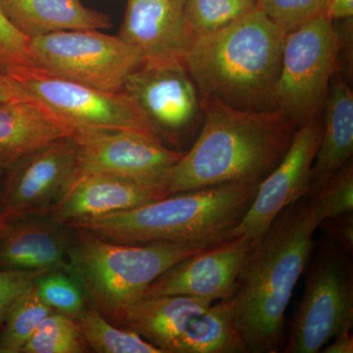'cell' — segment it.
<instances>
[{"instance_id":"obj_12","label":"cell","mask_w":353,"mask_h":353,"mask_svg":"<svg viewBox=\"0 0 353 353\" xmlns=\"http://www.w3.org/2000/svg\"><path fill=\"white\" fill-rule=\"evenodd\" d=\"M71 138L80 152V173L111 174L164 190L167 176L183 154L161 139L127 130L77 127Z\"/></svg>"},{"instance_id":"obj_1","label":"cell","mask_w":353,"mask_h":353,"mask_svg":"<svg viewBox=\"0 0 353 353\" xmlns=\"http://www.w3.org/2000/svg\"><path fill=\"white\" fill-rule=\"evenodd\" d=\"M308 197L285 208L250 248L226 299L248 353L283 350L285 313L313 252Z\"/></svg>"},{"instance_id":"obj_23","label":"cell","mask_w":353,"mask_h":353,"mask_svg":"<svg viewBox=\"0 0 353 353\" xmlns=\"http://www.w3.org/2000/svg\"><path fill=\"white\" fill-rule=\"evenodd\" d=\"M88 347L99 353H163L129 329L116 326L88 303L73 318Z\"/></svg>"},{"instance_id":"obj_24","label":"cell","mask_w":353,"mask_h":353,"mask_svg":"<svg viewBox=\"0 0 353 353\" xmlns=\"http://www.w3.org/2000/svg\"><path fill=\"white\" fill-rule=\"evenodd\" d=\"M52 311L32 284L14 304L0 328V353L22 352L39 325Z\"/></svg>"},{"instance_id":"obj_13","label":"cell","mask_w":353,"mask_h":353,"mask_svg":"<svg viewBox=\"0 0 353 353\" xmlns=\"http://www.w3.org/2000/svg\"><path fill=\"white\" fill-rule=\"evenodd\" d=\"M323 134L321 118L297 128L289 150L260 183L256 196L229 239L243 236L253 243L290 204L307 197L311 168Z\"/></svg>"},{"instance_id":"obj_15","label":"cell","mask_w":353,"mask_h":353,"mask_svg":"<svg viewBox=\"0 0 353 353\" xmlns=\"http://www.w3.org/2000/svg\"><path fill=\"white\" fill-rule=\"evenodd\" d=\"M118 36L143 60H183L194 41L185 0H128Z\"/></svg>"},{"instance_id":"obj_22","label":"cell","mask_w":353,"mask_h":353,"mask_svg":"<svg viewBox=\"0 0 353 353\" xmlns=\"http://www.w3.org/2000/svg\"><path fill=\"white\" fill-rule=\"evenodd\" d=\"M172 353H248L227 301H217L197 316Z\"/></svg>"},{"instance_id":"obj_7","label":"cell","mask_w":353,"mask_h":353,"mask_svg":"<svg viewBox=\"0 0 353 353\" xmlns=\"http://www.w3.org/2000/svg\"><path fill=\"white\" fill-rule=\"evenodd\" d=\"M352 257L323 234L305 273L303 299L283 352L317 353L353 322Z\"/></svg>"},{"instance_id":"obj_33","label":"cell","mask_w":353,"mask_h":353,"mask_svg":"<svg viewBox=\"0 0 353 353\" xmlns=\"http://www.w3.org/2000/svg\"><path fill=\"white\" fill-rule=\"evenodd\" d=\"M34 101H39L38 97L11 77L0 72V102Z\"/></svg>"},{"instance_id":"obj_35","label":"cell","mask_w":353,"mask_h":353,"mask_svg":"<svg viewBox=\"0 0 353 353\" xmlns=\"http://www.w3.org/2000/svg\"><path fill=\"white\" fill-rule=\"evenodd\" d=\"M329 16L334 21L352 19L353 0H332Z\"/></svg>"},{"instance_id":"obj_36","label":"cell","mask_w":353,"mask_h":353,"mask_svg":"<svg viewBox=\"0 0 353 353\" xmlns=\"http://www.w3.org/2000/svg\"><path fill=\"white\" fill-rule=\"evenodd\" d=\"M4 168L0 165V183H1L2 176H3Z\"/></svg>"},{"instance_id":"obj_9","label":"cell","mask_w":353,"mask_h":353,"mask_svg":"<svg viewBox=\"0 0 353 353\" xmlns=\"http://www.w3.org/2000/svg\"><path fill=\"white\" fill-rule=\"evenodd\" d=\"M80 173V152L71 137L57 139L4 169L0 183V229L50 215Z\"/></svg>"},{"instance_id":"obj_25","label":"cell","mask_w":353,"mask_h":353,"mask_svg":"<svg viewBox=\"0 0 353 353\" xmlns=\"http://www.w3.org/2000/svg\"><path fill=\"white\" fill-rule=\"evenodd\" d=\"M256 7V0H185V19L192 38L219 31Z\"/></svg>"},{"instance_id":"obj_3","label":"cell","mask_w":353,"mask_h":353,"mask_svg":"<svg viewBox=\"0 0 353 353\" xmlns=\"http://www.w3.org/2000/svg\"><path fill=\"white\" fill-rule=\"evenodd\" d=\"M285 37L255 7L219 31L194 39L183 62L203 101L243 111L276 110Z\"/></svg>"},{"instance_id":"obj_5","label":"cell","mask_w":353,"mask_h":353,"mask_svg":"<svg viewBox=\"0 0 353 353\" xmlns=\"http://www.w3.org/2000/svg\"><path fill=\"white\" fill-rule=\"evenodd\" d=\"M205 248L163 241L128 245L75 230L66 272L82 288L88 303L121 327L155 279Z\"/></svg>"},{"instance_id":"obj_26","label":"cell","mask_w":353,"mask_h":353,"mask_svg":"<svg viewBox=\"0 0 353 353\" xmlns=\"http://www.w3.org/2000/svg\"><path fill=\"white\" fill-rule=\"evenodd\" d=\"M87 350L73 319L52 311L41 322L21 353H83Z\"/></svg>"},{"instance_id":"obj_20","label":"cell","mask_w":353,"mask_h":353,"mask_svg":"<svg viewBox=\"0 0 353 353\" xmlns=\"http://www.w3.org/2000/svg\"><path fill=\"white\" fill-rule=\"evenodd\" d=\"M211 304L187 296L143 297L129 309L121 327L138 334L162 352L172 353L190 323Z\"/></svg>"},{"instance_id":"obj_21","label":"cell","mask_w":353,"mask_h":353,"mask_svg":"<svg viewBox=\"0 0 353 353\" xmlns=\"http://www.w3.org/2000/svg\"><path fill=\"white\" fill-rule=\"evenodd\" d=\"M0 8L28 38L69 30L111 27L108 15L88 8L82 0H0Z\"/></svg>"},{"instance_id":"obj_8","label":"cell","mask_w":353,"mask_h":353,"mask_svg":"<svg viewBox=\"0 0 353 353\" xmlns=\"http://www.w3.org/2000/svg\"><path fill=\"white\" fill-rule=\"evenodd\" d=\"M32 64L60 78L105 90H122L127 77L143 62L141 53L119 36L99 30H69L32 37Z\"/></svg>"},{"instance_id":"obj_17","label":"cell","mask_w":353,"mask_h":353,"mask_svg":"<svg viewBox=\"0 0 353 353\" xmlns=\"http://www.w3.org/2000/svg\"><path fill=\"white\" fill-rule=\"evenodd\" d=\"M168 196L163 188L99 172L80 173L50 215L62 224L129 210Z\"/></svg>"},{"instance_id":"obj_11","label":"cell","mask_w":353,"mask_h":353,"mask_svg":"<svg viewBox=\"0 0 353 353\" xmlns=\"http://www.w3.org/2000/svg\"><path fill=\"white\" fill-rule=\"evenodd\" d=\"M72 128L127 130L158 138L141 109L123 92H105L60 78L36 66L11 76Z\"/></svg>"},{"instance_id":"obj_30","label":"cell","mask_w":353,"mask_h":353,"mask_svg":"<svg viewBox=\"0 0 353 353\" xmlns=\"http://www.w3.org/2000/svg\"><path fill=\"white\" fill-rule=\"evenodd\" d=\"M30 38L21 34L0 8V72L9 77L34 66L29 53Z\"/></svg>"},{"instance_id":"obj_18","label":"cell","mask_w":353,"mask_h":353,"mask_svg":"<svg viewBox=\"0 0 353 353\" xmlns=\"http://www.w3.org/2000/svg\"><path fill=\"white\" fill-rule=\"evenodd\" d=\"M73 128L41 101L0 102V165L71 137Z\"/></svg>"},{"instance_id":"obj_34","label":"cell","mask_w":353,"mask_h":353,"mask_svg":"<svg viewBox=\"0 0 353 353\" xmlns=\"http://www.w3.org/2000/svg\"><path fill=\"white\" fill-rule=\"evenodd\" d=\"M352 325H347L345 328L341 330L332 340L333 343H327L322 348L323 353H352L353 352V336L352 334Z\"/></svg>"},{"instance_id":"obj_6","label":"cell","mask_w":353,"mask_h":353,"mask_svg":"<svg viewBox=\"0 0 353 353\" xmlns=\"http://www.w3.org/2000/svg\"><path fill=\"white\" fill-rule=\"evenodd\" d=\"M341 46V32L329 15L287 34L275 104L296 128L321 118L330 83L340 70Z\"/></svg>"},{"instance_id":"obj_16","label":"cell","mask_w":353,"mask_h":353,"mask_svg":"<svg viewBox=\"0 0 353 353\" xmlns=\"http://www.w3.org/2000/svg\"><path fill=\"white\" fill-rule=\"evenodd\" d=\"M75 230L50 215L32 216L0 229V268L65 271Z\"/></svg>"},{"instance_id":"obj_4","label":"cell","mask_w":353,"mask_h":353,"mask_svg":"<svg viewBox=\"0 0 353 353\" xmlns=\"http://www.w3.org/2000/svg\"><path fill=\"white\" fill-rule=\"evenodd\" d=\"M259 185L232 182L185 190L139 208L67 225L114 243L208 246L229 239L248 212Z\"/></svg>"},{"instance_id":"obj_19","label":"cell","mask_w":353,"mask_h":353,"mask_svg":"<svg viewBox=\"0 0 353 353\" xmlns=\"http://www.w3.org/2000/svg\"><path fill=\"white\" fill-rule=\"evenodd\" d=\"M323 112L322 139L311 168L307 197L315 194L336 172L352 161L353 92L340 70L330 83Z\"/></svg>"},{"instance_id":"obj_27","label":"cell","mask_w":353,"mask_h":353,"mask_svg":"<svg viewBox=\"0 0 353 353\" xmlns=\"http://www.w3.org/2000/svg\"><path fill=\"white\" fill-rule=\"evenodd\" d=\"M34 285L39 296L53 311L72 319L87 307L82 288L67 272H46L34 280Z\"/></svg>"},{"instance_id":"obj_14","label":"cell","mask_w":353,"mask_h":353,"mask_svg":"<svg viewBox=\"0 0 353 353\" xmlns=\"http://www.w3.org/2000/svg\"><path fill=\"white\" fill-rule=\"evenodd\" d=\"M253 245L239 236L209 245L155 279L143 297L187 296L212 303L226 301Z\"/></svg>"},{"instance_id":"obj_28","label":"cell","mask_w":353,"mask_h":353,"mask_svg":"<svg viewBox=\"0 0 353 353\" xmlns=\"http://www.w3.org/2000/svg\"><path fill=\"white\" fill-rule=\"evenodd\" d=\"M316 228L326 218L353 211V164L348 162L324 185L309 196Z\"/></svg>"},{"instance_id":"obj_31","label":"cell","mask_w":353,"mask_h":353,"mask_svg":"<svg viewBox=\"0 0 353 353\" xmlns=\"http://www.w3.org/2000/svg\"><path fill=\"white\" fill-rule=\"evenodd\" d=\"M43 271L0 268V328L11 308Z\"/></svg>"},{"instance_id":"obj_32","label":"cell","mask_w":353,"mask_h":353,"mask_svg":"<svg viewBox=\"0 0 353 353\" xmlns=\"http://www.w3.org/2000/svg\"><path fill=\"white\" fill-rule=\"evenodd\" d=\"M323 234L340 245L350 256L353 255V211L326 218L319 224Z\"/></svg>"},{"instance_id":"obj_10","label":"cell","mask_w":353,"mask_h":353,"mask_svg":"<svg viewBox=\"0 0 353 353\" xmlns=\"http://www.w3.org/2000/svg\"><path fill=\"white\" fill-rule=\"evenodd\" d=\"M121 92L136 102L163 143L178 145L203 119L201 94L183 60H143Z\"/></svg>"},{"instance_id":"obj_2","label":"cell","mask_w":353,"mask_h":353,"mask_svg":"<svg viewBox=\"0 0 353 353\" xmlns=\"http://www.w3.org/2000/svg\"><path fill=\"white\" fill-rule=\"evenodd\" d=\"M201 130L165 181L167 194L232 182L261 183L297 128L278 110L243 111L203 101Z\"/></svg>"},{"instance_id":"obj_29","label":"cell","mask_w":353,"mask_h":353,"mask_svg":"<svg viewBox=\"0 0 353 353\" xmlns=\"http://www.w3.org/2000/svg\"><path fill=\"white\" fill-rule=\"evenodd\" d=\"M332 0H256V7L287 34L305 23L329 15Z\"/></svg>"}]
</instances>
